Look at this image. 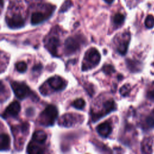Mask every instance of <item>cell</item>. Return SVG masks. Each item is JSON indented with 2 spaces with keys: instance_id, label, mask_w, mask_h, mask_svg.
I'll return each instance as SVG.
<instances>
[{
  "instance_id": "obj_14",
  "label": "cell",
  "mask_w": 154,
  "mask_h": 154,
  "mask_svg": "<svg viewBox=\"0 0 154 154\" xmlns=\"http://www.w3.org/2000/svg\"><path fill=\"white\" fill-rule=\"evenodd\" d=\"M47 139V134L43 131H36L33 133L32 137V141L39 144L43 145Z\"/></svg>"
},
{
  "instance_id": "obj_27",
  "label": "cell",
  "mask_w": 154,
  "mask_h": 154,
  "mask_svg": "<svg viewBox=\"0 0 154 154\" xmlns=\"http://www.w3.org/2000/svg\"><path fill=\"white\" fill-rule=\"evenodd\" d=\"M34 113V110L32 108H28L26 110V114L27 116H32Z\"/></svg>"
},
{
  "instance_id": "obj_7",
  "label": "cell",
  "mask_w": 154,
  "mask_h": 154,
  "mask_svg": "<svg viewBox=\"0 0 154 154\" xmlns=\"http://www.w3.org/2000/svg\"><path fill=\"white\" fill-rule=\"evenodd\" d=\"M114 40L116 43V51L122 55H125L130 40L129 33H122L115 37Z\"/></svg>"
},
{
  "instance_id": "obj_3",
  "label": "cell",
  "mask_w": 154,
  "mask_h": 154,
  "mask_svg": "<svg viewBox=\"0 0 154 154\" xmlns=\"http://www.w3.org/2000/svg\"><path fill=\"white\" fill-rule=\"evenodd\" d=\"M10 85L15 96L20 100L29 96L37 97L36 96L34 95L30 88L24 82L13 81L10 83Z\"/></svg>"
},
{
  "instance_id": "obj_16",
  "label": "cell",
  "mask_w": 154,
  "mask_h": 154,
  "mask_svg": "<svg viewBox=\"0 0 154 154\" xmlns=\"http://www.w3.org/2000/svg\"><path fill=\"white\" fill-rule=\"evenodd\" d=\"M10 147V138L7 134H1L0 135V149L1 151H7Z\"/></svg>"
},
{
  "instance_id": "obj_32",
  "label": "cell",
  "mask_w": 154,
  "mask_h": 154,
  "mask_svg": "<svg viewBox=\"0 0 154 154\" xmlns=\"http://www.w3.org/2000/svg\"><path fill=\"white\" fill-rule=\"evenodd\" d=\"M153 113H154V109H153Z\"/></svg>"
},
{
  "instance_id": "obj_30",
  "label": "cell",
  "mask_w": 154,
  "mask_h": 154,
  "mask_svg": "<svg viewBox=\"0 0 154 154\" xmlns=\"http://www.w3.org/2000/svg\"><path fill=\"white\" fill-rule=\"evenodd\" d=\"M28 3H39L42 1V0H26Z\"/></svg>"
},
{
  "instance_id": "obj_28",
  "label": "cell",
  "mask_w": 154,
  "mask_h": 154,
  "mask_svg": "<svg viewBox=\"0 0 154 154\" xmlns=\"http://www.w3.org/2000/svg\"><path fill=\"white\" fill-rule=\"evenodd\" d=\"M42 69V66L40 64H38L35 65L33 67H32V71L34 72H39L41 70V69Z\"/></svg>"
},
{
  "instance_id": "obj_25",
  "label": "cell",
  "mask_w": 154,
  "mask_h": 154,
  "mask_svg": "<svg viewBox=\"0 0 154 154\" xmlns=\"http://www.w3.org/2000/svg\"><path fill=\"white\" fill-rule=\"evenodd\" d=\"M72 5V2L70 0H67L66 1L64 4L62 5L61 8V10L60 11H64L66 10H67L70 6Z\"/></svg>"
},
{
  "instance_id": "obj_4",
  "label": "cell",
  "mask_w": 154,
  "mask_h": 154,
  "mask_svg": "<svg viewBox=\"0 0 154 154\" xmlns=\"http://www.w3.org/2000/svg\"><path fill=\"white\" fill-rule=\"evenodd\" d=\"M116 109V105L112 99H109L105 101L102 105V109L99 112H91V119L93 122H97L102 117Z\"/></svg>"
},
{
  "instance_id": "obj_15",
  "label": "cell",
  "mask_w": 154,
  "mask_h": 154,
  "mask_svg": "<svg viewBox=\"0 0 154 154\" xmlns=\"http://www.w3.org/2000/svg\"><path fill=\"white\" fill-rule=\"evenodd\" d=\"M42 145L38 144L31 140L27 146L26 152L28 153L32 154L42 153L44 152V149L42 147Z\"/></svg>"
},
{
  "instance_id": "obj_23",
  "label": "cell",
  "mask_w": 154,
  "mask_h": 154,
  "mask_svg": "<svg viewBox=\"0 0 154 154\" xmlns=\"http://www.w3.org/2000/svg\"><path fill=\"white\" fill-rule=\"evenodd\" d=\"M145 25L147 28H152L154 26V17L152 15H148L145 20Z\"/></svg>"
},
{
  "instance_id": "obj_2",
  "label": "cell",
  "mask_w": 154,
  "mask_h": 154,
  "mask_svg": "<svg viewBox=\"0 0 154 154\" xmlns=\"http://www.w3.org/2000/svg\"><path fill=\"white\" fill-rule=\"evenodd\" d=\"M100 61V55L99 51L94 48H90L85 54L82 64V70L87 71L94 68Z\"/></svg>"
},
{
  "instance_id": "obj_1",
  "label": "cell",
  "mask_w": 154,
  "mask_h": 154,
  "mask_svg": "<svg viewBox=\"0 0 154 154\" xmlns=\"http://www.w3.org/2000/svg\"><path fill=\"white\" fill-rule=\"evenodd\" d=\"M58 114V109L55 105H48L39 116V124L44 126H53L57 119Z\"/></svg>"
},
{
  "instance_id": "obj_6",
  "label": "cell",
  "mask_w": 154,
  "mask_h": 154,
  "mask_svg": "<svg viewBox=\"0 0 154 154\" xmlns=\"http://www.w3.org/2000/svg\"><path fill=\"white\" fill-rule=\"evenodd\" d=\"M82 116L75 113H66L59 119L58 124L64 127H72L82 122Z\"/></svg>"
},
{
  "instance_id": "obj_11",
  "label": "cell",
  "mask_w": 154,
  "mask_h": 154,
  "mask_svg": "<svg viewBox=\"0 0 154 154\" xmlns=\"http://www.w3.org/2000/svg\"><path fill=\"white\" fill-rule=\"evenodd\" d=\"M59 46V38L55 35L49 37L45 42V47L48 50V51L54 56L57 55V49Z\"/></svg>"
},
{
  "instance_id": "obj_24",
  "label": "cell",
  "mask_w": 154,
  "mask_h": 154,
  "mask_svg": "<svg viewBox=\"0 0 154 154\" xmlns=\"http://www.w3.org/2000/svg\"><path fill=\"white\" fill-rule=\"evenodd\" d=\"M102 71L107 75H110V74H111V73H112L115 72V69H114V67L112 65L106 64V65H104L103 66Z\"/></svg>"
},
{
  "instance_id": "obj_17",
  "label": "cell",
  "mask_w": 154,
  "mask_h": 154,
  "mask_svg": "<svg viewBox=\"0 0 154 154\" xmlns=\"http://www.w3.org/2000/svg\"><path fill=\"white\" fill-rule=\"evenodd\" d=\"M153 140L150 138H146L141 143V150L145 153H150L152 152Z\"/></svg>"
},
{
  "instance_id": "obj_29",
  "label": "cell",
  "mask_w": 154,
  "mask_h": 154,
  "mask_svg": "<svg viewBox=\"0 0 154 154\" xmlns=\"http://www.w3.org/2000/svg\"><path fill=\"white\" fill-rule=\"evenodd\" d=\"M148 96L150 99L154 100V89L148 93Z\"/></svg>"
},
{
  "instance_id": "obj_18",
  "label": "cell",
  "mask_w": 154,
  "mask_h": 154,
  "mask_svg": "<svg viewBox=\"0 0 154 154\" xmlns=\"http://www.w3.org/2000/svg\"><path fill=\"white\" fill-rule=\"evenodd\" d=\"M72 105L76 109H82L85 105V100L82 99V98H78V99H75L73 102H72Z\"/></svg>"
},
{
  "instance_id": "obj_9",
  "label": "cell",
  "mask_w": 154,
  "mask_h": 154,
  "mask_svg": "<svg viewBox=\"0 0 154 154\" xmlns=\"http://www.w3.org/2000/svg\"><path fill=\"white\" fill-rule=\"evenodd\" d=\"M47 83L54 91H56L64 90L67 85L66 81L59 76H54L49 78L47 81Z\"/></svg>"
},
{
  "instance_id": "obj_8",
  "label": "cell",
  "mask_w": 154,
  "mask_h": 154,
  "mask_svg": "<svg viewBox=\"0 0 154 154\" xmlns=\"http://www.w3.org/2000/svg\"><path fill=\"white\" fill-rule=\"evenodd\" d=\"M5 21L8 26L12 29L20 28L25 25V20L20 13H14L10 16H7Z\"/></svg>"
},
{
  "instance_id": "obj_5",
  "label": "cell",
  "mask_w": 154,
  "mask_h": 154,
  "mask_svg": "<svg viewBox=\"0 0 154 154\" xmlns=\"http://www.w3.org/2000/svg\"><path fill=\"white\" fill-rule=\"evenodd\" d=\"M82 39L81 36L69 37L64 42V52L67 55L75 53L81 47Z\"/></svg>"
},
{
  "instance_id": "obj_13",
  "label": "cell",
  "mask_w": 154,
  "mask_h": 154,
  "mask_svg": "<svg viewBox=\"0 0 154 154\" xmlns=\"http://www.w3.org/2000/svg\"><path fill=\"white\" fill-rule=\"evenodd\" d=\"M96 131L101 137L107 138L112 132V127L109 122H104L96 127Z\"/></svg>"
},
{
  "instance_id": "obj_19",
  "label": "cell",
  "mask_w": 154,
  "mask_h": 154,
  "mask_svg": "<svg viewBox=\"0 0 154 154\" xmlns=\"http://www.w3.org/2000/svg\"><path fill=\"white\" fill-rule=\"evenodd\" d=\"M125 20V16L121 13H117L113 17V22L116 26L122 25Z\"/></svg>"
},
{
  "instance_id": "obj_22",
  "label": "cell",
  "mask_w": 154,
  "mask_h": 154,
  "mask_svg": "<svg viewBox=\"0 0 154 154\" xmlns=\"http://www.w3.org/2000/svg\"><path fill=\"white\" fill-rule=\"evenodd\" d=\"M126 64H127L128 68L131 71H137V68L138 67V63L137 61L131 60H128L126 61Z\"/></svg>"
},
{
  "instance_id": "obj_10",
  "label": "cell",
  "mask_w": 154,
  "mask_h": 154,
  "mask_svg": "<svg viewBox=\"0 0 154 154\" xmlns=\"http://www.w3.org/2000/svg\"><path fill=\"white\" fill-rule=\"evenodd\" d=\"M21 107L19 102L14 100L10 103L5 108L4 112L2 114V117L7 119L8 117H16L20 112Z\"/></svg>"
},
{
  "instance_id": "obj_26",
  "label": "cell",
  "mask_w": 154,
  "mask_h": 154,
  "mask_svg": "<svg viewBox=\"0 0 154 154\" xmlns=\"http://www.w3.org/2000/svg\"><path fill=\"white\" fill-rule=\"evenodd\" d=\"M146 123L149 127L154 126V119L152 117H148L146 119Z\"/></svg>"
},
{
  "instance_id": "obj_20",
  "label": "cell",
  "mask_w": 154,
  "mask_h": 154,
  "mask_svg": "<svg viewBox=\"0 0 154 154\" xmlns=\"http://www.w3.org/2000/svg\"><path fill=\"white\" fill-rule=\"evenodd\" d=\"M15 67H16V69L17 70V71L20 73H23L27 69V65H26V63L24 61L17 62L16 64Z\"/></svg>"
},
{
  "instance_id": "obj_21",
  "label": "cell",
  "mask_w": 154,
  "mask_h": 154,
  "mask_svg": "<svg viewBox=\"0 0 154 154\" xmlns=\"http://www.w3.org/2000/svg\"><path fill=\"white\" fill-rule=\"evenodd\" d=\"M131 91V86L128 84L123 85L120 89V93L123 96H126L129 94Z\"/></svg>"
},
{
  "instance_id": "obj_31",
  "label": "cell",
  "mask_w": 154,
  "mask_h": 154,
  "mask_svg": "<svg viewBox=\"0 0 154 154\" xmlns=\"http://www.w3.org/2000/svg\"><path fill=\"white\" fill-rule=\"evenodd\" d=\"M106 2H107V3H108V4H111L113 1H114V0H104Z\"/></svg>"
},
{
  "instance_id": "obj_12",
  "label": "cell",
  "mask_w": 154,
  "mask_h": 154,
  "mask_svg": "<svg viewBox=\"0 0 154 154\" xmlns=\"http://www.w3.org/2000/svg\"><path fill=\"white\" fill-rule=\"evenodd\" d=\"M52 12L42 13L41 11H36L32 13L31 16V23L32 25H38L46 20Z\"/></svg>"
}]
</instances>
